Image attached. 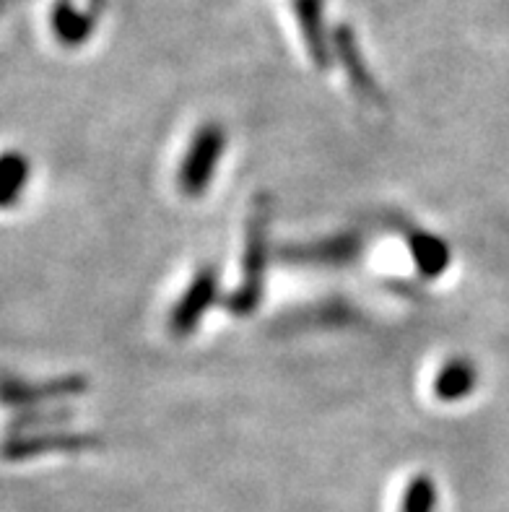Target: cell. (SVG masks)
I'll return each instance as SVG.
<instances>
[{"mask_svg": "<svg viewBox=\"0 0 509 512\" xmlns=\"http://www.w3.org/2000/svg\"><path fill=\"white\" fill-rule=\"evenodd\" d=\"M271 198L265 193L252 198L247 219L245 255H242V284L226 299V310L237 318H250L263 302L265 271H268V232H271Z\"/></svg>", "mask_w": 509, "mask_h": 512, "instance_id": "cell-1", "label": "cell"}, {"mask_svg": "<svg viewBox=\"0 0 509 512\" xmlns=\"http://www.w3.org/2000/svg\"><path fill=\"white\" fill-rule=\"evenodd\" d=\"M224 149L226 133L221 125L208 123L195 133L180 169V190L187 198H200V195L206 193Z\"/></svg>", "mask_w": 509, "mask_h": 512, "instance_id": "cell-2", "label": "cell"}, {"mask_svg": "<svg viewBox=\"0 0 509 512\" xmlns=\"http://www.w3.org/2000/svg\"><path fill=\"white\" fill-rule=\"evenodd\" d=\"M86 388H89V380L84 375L52 377L45 383H29L21 377L3 375L0 377V403L11 406V409H34L39 403L81 396L86 393Z\"/></svg>", "mask_w": 509, "mask_h": 512, "instance_id": "cell-3", "label": "cell"}, {"mask_svg": "<svg viewBox=\"0 0 509 512\" xmlns=\"http://www.w3.org/2000/svg\"><path fill=\"white\" fill-rule=\"evenodd\" d=\"M102 445V440L86 432H16L0 445V458L3 461H29L47 453H78Z\"/></svg>", "mask_w": 509, "mask_h": 512, "instance_id": "cell-4", "label": "cell"}, {"mask_svg": "<svg viewBox=\"0 0 509 512\" xmlns=\"http://www.w3.org/2000/svg\"><path fill=\"white\" fill-rule=\"evenodd\" d=\"M216 297H219V271L213 266H203L195 273V279L190 281L180 302L169 312L167 328L172 338L193 336L208 307L216 302Z\"/></svg>", "mask_w": 509, "mask_h": 512, "instance_id": "cell-5", "label": "cell"}, {"mask_svg": "<svg viewBox=\"0 0 509 512\" xmlns=\"http://www.w3.org/2000/svg\"><path fill=\"white\" fill-rule=\"evenodd\" d=\"M330 42H333V50H336L338 63H341V68L346 71L348 84H351V89L359 94L361 102L372 104V107H380V110L382 107H387L385 91H382L380 84L374 81L367 60H364V52H361L359 42H356L354 29L346 24L336 26V29H333V37H330Z\"/></svg>", "mask_w": 509, "mask_h": 512, "instance_id": "cell-6", "label": "cell"}, {"mask_svg": "<svg viewBox=\"0 0 509 512\" xmlns=\"http://www.w3.org/2000/svg\"><path fill=\"white\" fill-rule=\"evenodd\" d=\"M302 29L304 47L310 52L317 71H328L333 60V42L325 32V3L323 0H291Z\"/></svg>", "mask_w": 509, "mask_h": 512, "instance_id": "cell-7", "label": "cell"}, {"mask_svg": "<svg viewBox=\"0 0 509 512\" xmlns=\"http://www.w3.org/2000/svg\"><path fill=\"white\" fill-rule=\"evenodd\" d=\"M359 247L354 234H343V237L315 242V245L286 247L284 258L291 263H304V266H343L359 255Z\"/></svg>", "mask_w": 509, "mask_h": 512, "instance_id": "cell-8", "label": "cell"}, {"mask_svg": "<svg viewBox=\"0 0 509 512\" xmlns=\"http://www.w3.org/2000/svg\"><path fill=\"white\" fill-rule=\"evenodd\" d=\"M97 29V13L78 8L73 0H58L52 8V32L60 45L81 47Z\"/></svg>", "mask_w": 509, "mask_h": 512, "instance_id": "cell-9", "label": "cell"}, {"mask_svg": "<svg viewBox=\"0 0 509 512\" xmlns=\"http://www.w3.org/2000/svg\"><path fill=\"white\" fill-rule=\"evenodd\" d=\"M408 247H411L413 263L424 279H437L450 266V245L434 234L411 232L408 234Z\"/></svg>", "mask_w": 509, "mask_h": 512, "instance_id": "cell-10", "label": "cell"}, {"mask_svg": "<svg viewBox=\"0 0 509 512\" xmlns=\"http://www.w3.org/2000/svg\"><path fill=\"white\" fill-rule=\"evenodd\" d=\"M478 385V370L471 359H452L439 370L437 380H434V393L439 401H463L473 393Z\"/></svg>", "mask_w": 509, "mask_h": 512, "instance_id": "cell-11", "label": "cell"}, {"mask_svg": "<svg viewBox=\"0 0 509 512\" xmlns=\"http://www.w3.org/2000/svg\"><path fill=\"white\" fill-rule=\"evenodd\" d=\"M29 175H32V167H29L24 154H19V151L0 154V211L19 201L26 182H29Z\"/></svg>", "mask_w": 509, "mask_h": 512, "instance_id": "cell-12", "label": "cell"}, {"mask_svg": "<svg viewBox=\"0 0 509 512\" xmlns=\"http://www.w3.org/2000/svg\"><path fill=\"white\" fill-rule=\"evenodd\" d=\"M434 505H437L434 481L426 474L416 476L408 487L406 500H403V512H434Z\"/></svg>", "mask_w": 509, "mask_h": 512, "instance_id": "cell-13", "label": "cell"}, {"mask_svg": "<svg viewBox=\"0 0 509 512\" xmlns=\"http://www.w3.org/2000/svg\"><path fill=\"white\" fill-rule=\"evenodd\" d=\"M68 419V411H24V414L16 419V424H13V429L16 432H26V429L37 427V424H58V422H65Z\"/></svg>", "mask_w": 509, "mask_h": 512, "instance_id": "cell-14", "label": "cell"}]
</instances>
